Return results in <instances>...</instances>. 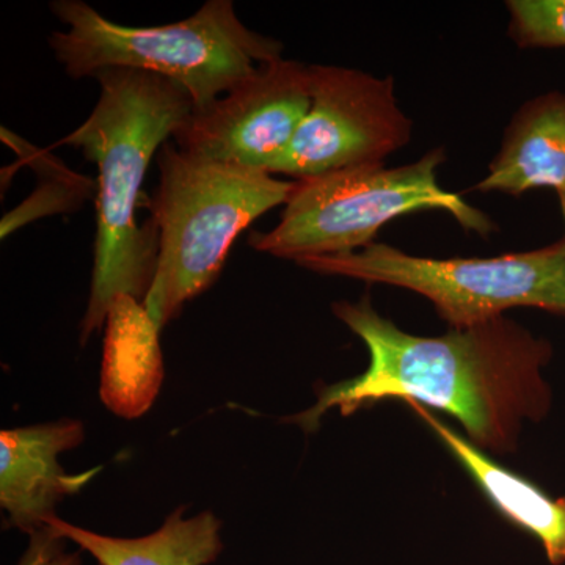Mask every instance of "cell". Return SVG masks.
<instances>
[{"label": "cell", "mask_w": 565, "mask_h": 565, "mask_svg": "<svg viewBox=\"0 0 565 565\" xmlns=\"http://www.w3.org/2000/svg\"><path fill=\"white\" fill-rule=\"evenodd\" d=\"M104 338L102 396L122 418H137L150 408L163 377L158 323L131 296L110 305Z\"/></svg>", "instance_id": "7c38bea8"}, {"label": "cell", "mask_w": 565, "mask_h": 565, "mask_svg": "<svg viewBox=\"0 0 565 565\" xmlns=\"http://www.w3.org/2000/svg\"><path fill=\"white\" fill-rule=\"evenodd\" d=\"M95 557L99 565H210L223 550L222 523L211 512L185 519L184 509L143 537H111L51 516L46 527Z\"/></svg>", "instance_id": "4fadbf2b"}, {"label": "cell", "mask_w": 565, "mask_h": 565, "mask_svg": "<svg viewBox=\"0 0 565 565\" xmlns=\"http://www.w3.org/2000/svg\"><path fill=\"white\" fill-rule=\"evenodd\" d=\"M84 438V424L74 419L0 433V504L10 526L31 534L44 531L55 505L90 481L95 471L73 476L58 463L62 452Z\"/></svg>", "instance_id": "9c48e42d"}, {"label": "cell", "mask_w": 565, "mask_h": 565, "mask_svg": "<svg viewBox=\"0 0 565 565\" xmlns=\"http://www.w3.org/2000/svg\"><path fill=\"white\" fill-rule=\"evenodd\" d=\"M52 13L66 25L50 46L73 79L126 68L158 74L204 109L263 63L281 58L282 43L245 28L232 0L204 2L192 17L156 28L111 22L82 0H57Z\"/></svg>", "instance_id": "277c9868"}, {"label": "cell", "mask_w": 565, "mask_h": 565, "mask_svg": "<svg viewBox=\"0 0 565 565\" xmlns=\"http://www.w3.org/2000/svg\"><path fill=\"white\" fill-rule=\"evenodd\" d=\"M333 313L370 352L362 375L318 393V403L292 416L305 433L318 429L332 407L343 416L384 399L424 404L455 416L479 449L514 451L525 419L548 414L552 392L542 367L552 345L500 316L492 321L426 338L404 332L374 310L370 297L333 303Z\"/></svg>", "instance_id": "6da1fadb"}, {"label": "cell", "mask_w": 565, "mask_h": 565, "mask_svg": "<svg viewBox=\"0 0 565 565\" xmlns=\"http://www.w3.org/2000/svg\"><path fill=\"white\" fill-rule=\"evenodd\" d=\"M556 193H557V199H559L561 212H563V218H564V225H565V189H564V191H559Z\"/></svg>", "instance_id": "2e32d148"}, {"label": "cell", "mask_w": 565, "mask_h": 565, "mask_svg": "<svg viewBox=\"0 0 565 565\" xmlns=\"http://www.w3.org/2000/svg\"><path fill=\"white\" fill-rule=\"evenodd\" d=\"M33 167L41 174L40 188L32 193L31 199L3 217L0 228L2 239L25 223L36 221L43 215L77 210L81 203L90 199L93 192L96 195L98 191V184H93L90 178L70 172L47 151H36V156H33Z\"/></svg>", "instance_id": "5bb4252c"}, {"label": "cell", "mask_w": 565, "mask_h": 565, "mask_svg": "<svg viewBox=\"0 0 565 565\" xmlns=\"http://www.w3.org/2000/svg\"><path fill=\"white\" fill-rule=\"evenodd\" d=\"M508 33L519 47H565V0H509Z\"/></svg>", "instance_id": "9a60e30c"}, {"label": "cell", "mask_w": 565, "mask_h": 565, "mask_svg": "<svg viewBox=\"0 0 565 565\" xmlns=\"http://www.w3.org/2000/svg\"><path fill=\"white\" fill-rule=\"evenodd\" d=\"M311 273L422 294L451 329L530 307L565 315V237L537 250L493 258H422L388 244L297 263Z\"/></svg>", "instance_id": "8992f818"}, {"label": "cell", "mask_w": 565, "mask_h": 565, "mask_svg": "<svg viewBox=\"0 0 565 565\" xmlns=\"http://www.w3.org/2000/svg\"><path fill=\"white\" fill-rule=\"evenodd\" d=\"M310 110L288 150L267 173L296 181L385 163L412 140L414 122L401 109L392 76L344 66L310 65Z\"/></svg>", "instance_id": "52a82bcc"}, {"label": "cell", "mask_w": 565, "mask_h": 565, "mask_svg": "<svg viewBox=\"0 0 565 565\" xmlns=\"http://www.w3.org/2000/svg\"><path fill=\"white\" fill-rule=\"evenodd\" d=\"M407 404L444 441L497 511L537 539L550 564H565V497H550L523 476L494 462L478 446L435 418L422 404Z\"/></svg>", "instance_id": "8fae6325"}, {"label": "cell", "mask_w": 565, "mask_h": 565, "mask_svg": "<svg viewBox=\"0 0 565 565\" xmlns=\"http://www.w3.org/2000/svg\"><path fill=\"white\" fill-rule=\"evenodd\" d=\"M444 148L401 167H352L294 182L280 222L253 233L255 250L275 258L303 259L344 255L374 244L379 230L408 212H449L465 230L487 236L493 223L462 196L438 184Z\"/></svg>", "instance_id": "5b68a950"}, {"label": "cell", "mask_w": 565, "mask_h": 565, "mask_svg": "<svg viewBox=\"0 0 565 565\" xmlns=\"http://www.w3.org/2000/svg\"><path fill=\"white\" fill-rule=\"evenodd\" d=\"M565 189V93L535 96L515 111L500 151L475 191L520 196L527 191Z\"/></svg>", "instance_id": "30bf717a"}, {"label": "cell", "mask_w": 565, "mask_h": 565, "mask_svg": "<svg viewBox=\"0 0 565 565\" xmlns=\"http://www.w3.org/2000/svg\"><path fill=\"white\" fill-rule=\"evenodd\" d=\"M102 95L79 128L58 140L98 167L96 239L90 299L81 321V344L106 323L117 296L143 303L158 266L159 236L152 222L137 225L136 210L151 159L184 125L191 95L173 81L145 71L96 74Z\"/></svg>", "instance_id": "7a4b0ae2"}, {"label": "cell", "mask_w": 565, "mask_h": 565, "mask_svg": "<svg viewBox=\"0 0 565 565\" xmlns=\"http://www.w3.org/2000/svg\"><path fill=\"white\" fill-rule=\"evenodd\" d=\"M158 166L159 184L148 200L158 266L143 307L162 329L214 285L236 237L267 211L285 206L294 182L196 158L170 141L159 150Z\"/></svg>", "instance_id": "3957f363"}, {"label": "cell", "mask_w": 565, "mask_h": 565, "mask_svg": "<svg viewBox=\"0 0 565 565\" xmlns=\"http://www.w3.org/2000/svg\"><path fill=\"white\" fill-rule=\"evenodd\" d=\"M311 102L310 66L277 58L259 65L210 106L192 110L173 141L196 158L267 173L288 150Z\"/></svg>", "instance_id": "ba28073f"}]
</instances>
